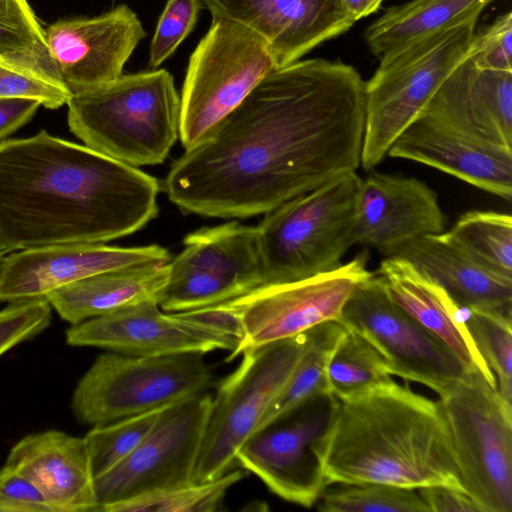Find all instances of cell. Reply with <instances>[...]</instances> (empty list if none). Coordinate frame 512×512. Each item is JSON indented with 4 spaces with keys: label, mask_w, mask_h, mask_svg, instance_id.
I'll return each mask as SVG.
<instances>
[{
    "label": "cell",
    "mask_w": 512,
    "mask_h": 512,
    "mask_svg": "<svg viewBox=\"0 0 512 512\" xmlns=\"http://www.w3.org/2000/svg\"><path fill=\"white\" fill-rule=\"evenodd\" d=\"M40 105L32 99H0V142L28 123Z\"/></svg>",
    "instance_id": "42"
},
{
    "label": "cell",
    "mask_w": 512,
    "mask_h": 512,
    "mask_svg": "<svg viewBox=\"0 0 512 512\" xmlns=\"http://www.w3.org/2000/svg\"><path fill=\"white\" fill-rule=\"evenodd\" d=\"M0 512H53L40 489L24 474L0 469Z\"/></svg>",
    "instance_id": "40"
},
{
    "label": "cell",
    "mask_w": 512,
    "mask_h": 512,
    "mask_svg": "<svg viewBox=\"0 0 512 512\" xmlns=\"http://www.w3.org/2000/svg\"><path fill=\"white\" fill-rule=\"evenodd\" d=\"M417 491L429 512H482L475 501L460 489L435 485Z\"/></svg>",
    "instance_id": "41"
},
{
    "label": "cell",
    "mask_w": 512,
    "mask_h": 512,
    "mask_svg": "<svg viewBox=\"0 0 512 512\" xmlns=\"http://www.w3.org/2000/svg\"><path fill=\"white\" fill-rule=\"evenodd\" d=\"M305 332L244 351L238 367L218 384L193 483L213 481L234 469L238 450L254 434L298 362Z\"/></svg>",
    "instance_id": "10"
},
{
    "label": "cell",
    "mask_w": 512,
    "mask_h": 512,
    "mask_svg": "<svg viewBox=\"0 0 512 512\" xmlns=\"http://www.w3.org/2000/svg\"><path fill=\"white\" fill-rule=\"evenodd\" d=\"M361 180L356 171L343 173L265 214L256 226L262 285L309 278L342 264L355 244Z\"/></svg>",
    "instance_id": "5"
},
{
    "label": "cell",
    "mask_w": 512,
    "mask_h": 512,
    "mask_svg": "<svg viewBox=\"0 0 512 512\" xmlns=\"http://www.w3.org/2000/svg\"><path fill=\"white\" fill-rule=\"evenodd\" d=\"M445 216L437 194L425 182L401 175L371 173L361 180L355 244L385 256L414 238L444 232Z\"/></svg>",
    "instance_id": "21"
},
{
    "label": "cell",
    "mask_w": 512,
    "mask_h": 512,
    "mask_svg": "<svg viewBox=\"0 0 512 512\" xmlns=\"http://www.w3.org/2000/svg\"><path fill=\"white\" fill-rule=\"evenodd\" d=\"M4 464L28 477L53 512H97L95 477L84 437L60 430L28 434L10 449Z\"/></svg>",
    "instance_id": "22"
},
{
    "label": "cell",
    "mask_w": 512,
    "mask_h": 512,
    "mask_svg": "<svg viewBox=\"0 0 512 512\" xmlns=\"http://www.w3.org/2000/svg\"><path fill=\"white\" fill-rule=\"evenodd\" d=\"M212 17L232 20L260 36L279 67L346 33L355 22L341 0H202Z\"/></svg>",
    "instance_id": "19"
},
{
    "label": "cell",
    "mask_w": 512,
    "mask_h": 512,
    "mask_svg": "<svg viewBox=\"0 0 512 512\" xmlns=\"http://www.w3.org/2000/svg\"><path fill=\"white\" fill-rule=\"evenodd\" d=\"M419 118L512 150V72L480 69L467 56L443 81Z\"/></svg>",
    "instance_id": "20"
},
{
    "label": "cell",
    "mask_w": 512,
    "mask_h": 512,
    "mask_svg": "<svg viewBox=\"0 0 512 512\" xmlns=\"http://www.w3.org/2000/svg\"><path fill=\"white\" fill-rule=\"evenodd\" d=\"M72 94L34 73L0 63V99L23 98L38 101L48 109L67 104Z\"/></svg>",
    "instance_id": "39"
},
{
    "label": "cell",
    "mask_w": 512,
    "mask_h": 512,
    "mask_svg": "<svg viewBox=\"0 0 512 512\" xmlns=\"http://www.w3.org/2000/svg\"><path fill=\"white\" fill-rule=\"evenodd\" d=\"M203 356L102 353L73 391V415L80 424L92 427L207 392L214 377Z\"/></svg>",
    "instance_id": "8"
},
{
    "label": "cell",
    "mask_w": 512,
    "mask_h": 512,
    "mask_svg": "<svg viewBox=\"0 0 512 512\" xmlns=\"http://www.w3.org/2000/svg\"><path fill=\"white\" fill-rule=\"evenodd\" d=\"M445 237L483 266L512 277V218L497 211L462 214Z\"/></svg>",
    "instance_id": "31"
},
{
    "label": "cell",
    "mask_w": 512,
    "mask_h": 512,
    "mask_svg": "<svg viewBox=\"0 0 512 512\" xmlns=\"http://www.w3.org/2000/svg\"><path fill=\"white\" fill-rule=\"evenodd\" d=\"M337 321L373 345L390 375L439 395L469 371L441 340L389 298L375 273L356 286Z\"/></svg>",
    "instance_id": "12"
},
{
    "label": "cell",
    "mask_w": 512,
    "mask_h": 512,
    "mask_svg": "<svg viewBox=\"0 0 512 512\" xmlns=\"http://www.w3.org/2000/svg\"><path fill=\"white\" fill-rule=\"evenodd\" d=\"M158 180L42 130L0 142V251L106 243L157 216Z\"/></svg>",
    "instance_id": "2"
},
{
    "label": "cell",
    "mask_w": 512,
    "mask_h": 512,
    "mask_svg": "<svg viewBox=\"0 0 512 512\" xmlns=\"http://www.w3.org/2000/svg\"><path fill=\"white\" fill-rule=\"evenodd\" d=\"M512 317L466 308L467 330L496 378L501 397L512 405Z\"/></svg>",
    "instance_id": "35"
},
{
    "label": "cell",
    "mask_w": 512,
    "mask_h": 512,
    "mask_svg": "<svg viewBox=\"0 0 512 512\" xmlns=\"http://www.w3.org/2000/svg\"><path fill=\"white\" fill-rule=\"evenodd\" d=\"M167 406L92 426L84 438L94 477L104 474L131 454L149 434Z\"/></svg>",
    "instance_id": "34"
},
{
    "label": "cell",
    "mask_w": 512,
    "mask_h": 512,
    "mask_svg": "<svg viewBox=\"0 0 512 512\" xmlns=\"http://www.w3.org/2000/svg\"><path fill=\"white\" fill-rule=\"evenodd\" d=\"M478 18L419 39L380 60L365 82L361 166L370 170L413 124L448 77L469 54Z\"/></svg>",
    "instance_id": "6"
},
{
    "label": "cell",
    "mask_w": 512,
    "mask_h": 512,
    "mask_svg": "<svg viewBox=\"0 0 512 512\" xmlns=\"http://www.w3.org/2000/svg\"><path fill=\"white\" fill-rule=\"evenodd\" d=\"M493 0H412L387 8L363 37L379 60L426 36L479 18Z\"/></svg>",
    "instance_id": "27"
},
{
    "label": "cell",
    "mask_w": 512,
    "mask_h": 512,
    "mask_svg": "<svg viewBox=\"0 0 512 512\" xmlns=\"http://www.w3.org/2000/svg\"><path fill=\"white\" fill-rule=\"evenodd\" d=\"M3 258H4V253H2V252L0 251V266H1V263H2Z\"/></svg>",
    "instance_id": "44"
},
{
    "label": "cell",
    "mask_w": 512,
    "mask_h": 512,
    "mask_svg": "<svg viewBox=\"0 0 512 512\" xmlns=\"http://www.w3.org/2000/svg\"><path fill=\"white\" fill-rule=\"evenodd\" d=\"M464 491L482 512L512 511V405L478 371L437 400Z\"/></svg>",
    "instance_id": "7"
},
{
    "label": "cell",
    "mask_w": 512,
    "mask_h": 512,
    "mask_svg": "<svg viewBox=\"0 0 512 512\" xmlns=\"http://www.w3.org/2000/svg\"><path fill=\"white\" fill-rule=\"evenodd\" d=\"M389 298L441 340L469 371H478L497 387L465 324V306L411 261L386 256L375 273Z\"/></svg>",
    "instance_id": "24"
},
{
    "label": "cell",
    "mask_w": 512,
    "mask_h": 512,
    "mask_svg": "<svg viewBox=\"0 0 512 512\" xmlns=\"http://www.w3.org/2000/svg\"><path fill=\"white\" fill-rule=\"evenodd\" d=\"M245 475L231 470L213 481L149 492L104 506L100 512H212L223 505L228 490Z\"/></svg>",
    "instance_id": "32"
},
{
    "label": "cell",
    "mask_w": 512,
    "mask_h": 512,
    "mask_svg": "<svg viewBox=\"0 0 512 512\" xmlns=\"http://www.w3.org/2000/svg\"><path fill=\"white\" fill-rule=\"evenodd\" d=\"M67 105L69 129L84 145L133 167L162 163L179 138L180 97L165 69L122 74Z\"/></svg>",
    "instance_id": "4"
},
{
    "label": "cell",
    "mask_w": 512,
    "mask_h": 512,
    "mask_svg": "<svg viewBox=\"0 0 512 512\" xmlns=\"http://www.w3.org/2000/svg\"><path fill=\"white\" fill-rule=\"evenodd\" d=\"M171 261L159 245L59 244L11 252L0 266V302L46 298L51 292L105 271Z\"/></svg>",
    "instance_id": "18"
},
{
    "label": "cell",
    "mask_w": 512,
    "mask_h": 512,
    "mask_svg": "<svg viewBox=\"0 0 512 512\" xmlns=\"http://www.w3.org/2000/svg\"><path fill=\"white\" fill-rule=\"evenodd\" d=\"M63 85L74 95L115 80L146 32L127 5L95 17L59 19L45 29Z\"/></svg>",
    "instance_id": "17"
},
{
    "label": "cell",
    "mask_w": 512,
    "mask_h": 512,
    "mask_svg": "<svg viewBox=\"0 0 512 512\" xmlns=\"http://www.w3.org/2000/svg\"><path fill=\"white\" fill-rule=\"evenodd\" d=\"M65 339L73 347L137 357L205 354L216 349L232 355L240 342L226 316L214 306L164 313L155 300L72 324Z\"/></svg>",
    "instance_id": "11"
},
{
    "label": "cell",
    "mask_w": 512,
    "mask_h": 512,
    "mask_svg": "<svg viewBox=\"0 0 512 512\" xmlns=\"http://www.w3.org/2000/svg\"><path fill=\"white\" fill-rule=\"evenodd\" d=\"M367 254L309 278L262 285L223 302L236 316L241 340L227 360L248 349L284 340L327 321L337 320L356 286L372 272Z\"/></svg>",
    "instance_id": "14"
},
{
    "label": "cell",
    "mask_w": 512,
    "mask_h": 512,
    "mask_svg": "<svg viewBox=\"0 0 512 512\" xmlns=\"http://www.w3.org/2000/svg\"><path fill=\"white\" fill-rule=\"evenodd\" d=\"M169 262V279L158 304L166 312L211 306L263 284L256 227L236 221L188 234Z\"/></svg>",
    "instance_id": "13"
},
{
    "label": "cell",
    "mask_w": 512,
    "mask_h": 512,
    "mask_svg": "<svg viewBox=\"0 0 512 512\" xmlns=\"http://www.w3.org/2000/svg\"><path fill=\"white\" fill-rule=\"evenodd\" d=\"M0 63L66 88L28 0H0Z\"/></svg>",
    "instance_id": "29"
},
{
    "label": "cell",
    "mask_w": 512,
    "mask_h": 512,
    "mask_svg": "<svg viewBox=\"0 0 512 512\" xmlns=\"http://www.w3.org/2000/svg\"><path fill=\"white\" fill-rule=\"evenodd\" d=\"M344 331L341 323L332 320L305 332V341L298 362L262 416L254 434L283 419L311 397L329 392L328 361Z\"/></svg>",
    "instance_id": "28"
},
{
    "label": "cell",
    "mask_w": 512,
    "mask_h": 512,
    "mask_svg": "<svg viewBox=\"0 0 512 512\" xmlns=\"http://www.w3.org/2000/svg\"><path fill=\"white\" fill-rule=\"evenodd\" d=\"M51 318L52 307L46 298L10 302L0 310V357L43 332Z\"/></svg>",
    "instance_id": "37"
},
{
    "label": "cell",
    "mask_w": 512,
    "mask_h": 512,
    "mask_svg": "<svg viewBox=\"0 0 512 512\" xmlns=\"http://www.w3.org/2000/svg\"><path fill=\"white\" fill-rule=\"evenodd\" d=\"M365 81L313 58L266 75L171 166L164 188L185 213L266 214L361 165Z\"/></svg>",
    "instance_id": "1"
},
{
    "label": "cell",
    "mask_w": 512,
    "mask_h": 512,
    "mask_svg": "<svg viewBox=\"0 0 512 512\" xmlns=\"http://www.w3.org/2000/svg\"><path fill=\"white\" fill-rule=\"evenodd\" d=\"M326 488L317 509L322 512H429L416 489L383 483L340 484Z\"/></svg>",
    "instance_id": "33"
},
{
    "label": "cell",
    "mask_w": 512,
    "mask_h": 512,
    "mask_svg": "<svg viewBox=\"0 0 512 512\" xmlns=\"http://www.w3.org/2000/svg\"><path fill=\"white\" fill-rule=\"evenodd\" d=\"M212 396L203 392L169 404L124 460L95 478L98 510L153 491L193 483Z\"/></svg>",
    "instance_id": "16"
},
{
    "label": "cell",
    "mask_w": 512,
    "mask_h": 512,
    "mask_svg": "<svg viewBox=\"0 0 512 512\" xmlns=\"http://www.w3.org/2000/svg\"><path fill=\"white\" fill-rule=\"evenodd\" d=\"M468 56L480 69L512 72L511 11L474 34Z\"/></svg>",
    "instance_id": "38"
},
{
    "label": "cell",
    "mask_w": 512,
    "mask_h": 512,
    "mask_svg": "<svg viewBox=\"0 0 512 512\" xmlns=\"http://www.w3.org/2000/svg\"><path fill=\"white\" fill-rule=\"evenodd\" d=\"M331 393L311 397L283 419L253 434L236 464L290 503L312 507L328 487L321 445L339 406Z\"/></svg>",
    "instance_id": "15"
},
{
    "label": "cell",
    "mask_w": 512,
    "mask_h": 512,
    "mask_svg": "<svg viewBox=\"0 0 512 512\" xmlns=\"http://www.w3.org/2000/svg\"><path fill=\"white\" fill-rule=\"evenodd\" d=\"M392 380L383 358L373 345L345 328L328 361L329 392L339 401H346Z\"/></svg>",
    "instance_id": "30"
},
{
    "label": "cell",
    "mask_w": 512,
    "mask_h": 512,
    "mask_svg": "<svg viewBox=\"0 0 512 512\" xmlns=\"http://www.w3.org/2000/svg\"><path fill=\"white\" fill-rule=\"evenodd\" d=\"M202 0H168L150 45L149 64L159 67L192 31Z\"/></svg>",
    "instance_id": "36"
},
{
    "label": "cell",
    "mask_w": 512,
    "mask_h": 512,
    "mask_svg": "<svg viewBox=\"0 0 512 512\" xmlns=\"http://www.w3.org/2000/svg\"><path fill=\"white\" fill-rule=\"evenodd\" d=\"M278 67L270 47L255 32L212 17L190 56L183 83L179 129L183 147L201 141Z\"/></svg>",
    "instance_id": "9"
},
{
    "label": "cell",
    "mask_w": 512,
    "mask_h": 512,
    "mask_svg": "<svg viewBox=\"0 0 512 512\" xmlns=\"http://www.w3.org/2000/svg\"><path fill=\"white\" fill-rule=\"evenodd\" d=\"M170 274L169 263L122 267L92 275L46 296L61 319L72 324L158 298Z\"/></svg>",
    "instance_id": "26"
},
{
    "label": "cell",
    "mask_w": 512,
    "mask_h": 512,
    "mask_svg": "<svg viewBox=\"0 0 512 512\" xmlns=\"http://www.w3.org/2000/svg\"><path fill=\"white\" fill-rule=\"evenodd\" d=\"M346 12L354 22L375 13L383 0H341Z\"/></svg>",
    "instance_id": "43"
},
{
    "label": "cell",
    "mask_w": 512,
    "mask_h": 512,
    "mask_svg": "<svg viewBox=\"0 0 512 512\" xmlns=\"http://www.w3.org/2000/svg\"><path fill=\"white\" fill-rule=\"evenodd\" d=\"M387 155L436 168L511 200L512 150L476 141L419 118L395 140Z\"/></svg>",
    "instance_id": "23"
},
{
    "label": "cell",
    "mask_w": 512,
    "mask_h": 512,
    "mask_svg": "<svg viewBox=\"0 0 512 512\" xmlns=\"http://www.w3.org/2000/svg\"><path fill=\"white\" fill-rule=\"evenodd\" d=\"M321 463L328 486L442 485L464 491L438 401L394 380L339 402L321 445Z\"/></svg>",
    "instance_id": "3"
},
{
    "label": "cell",
    "mask_w": 512,
    "mask_h": 512,
    "mask_svg": "<svg viewBox=\"0 0 512 512\" xmlns=\"http://www.w3.org/2000/svg\"><path fill=\"white\" fill-rule=\"evenodd\" d=\"M391 255L411 261L459 305L511 317L512 277L483 266L450 242L443 232L406 241L387 256Z\"/></svg>",
    "instance_id": "25"
}]
</instances>
